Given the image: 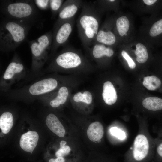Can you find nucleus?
Wrapping results in <instances>:
<instances>
[{"mask_svg": "<svg viewBox=\"0 0 162 162\" xmlns=\"http://www.w3.org/2000/svg\"><path fill=\"white\" fill-rule=\"evenodd\" d=\"M58 86L56 80L52 78H46L39 80L31 85L28 92L33 96L44 95L56 89Z\"/></svg>", "mask_w": 162, "mask_h": 162, "instance_id": "obj_3", "label": "nucleus"}, {"mask_svg": "<svg viewBox=\"0 0 162 162\" xmlns=\"http://www.w3.org/2000/svg\"><path fill=\"white\" fill-rule=\"evenodd\" d=\"M7 10L10 15L18 18L27 17L32 12V8L29 4L22 2L10 4L8 6Z\"/></svg>", "mask_w": 162, "mask_h": 162, "instance_id": "obj_10", "label": "nucleus"}, {"mask_svg": "<svg viewBox=\"0 0 162 162\" xmlns=\"http://www.w3.org/2000/svg\"><path fill=\"white\" fill-rule=\"evenodd\" d=\"M91 47L92 55L96 59H100L105 56L110 57L114 53L112 48L102 44L94 43Z\"/></svg>", "mask_w": 162, "mask_h": 162, "instance_id": "obj_13", "label": "nucleus"}, {"mask_svg": "<svg viewBox=\"0 0 162 162\" xmlns=\"http://www.w3.org/2000/svg\"><path fill=\"white\" fill-rule=\"evenodd\" d=\"M130 23L128 19L125 16H122L116 20V27L118 34L123 36L127 33L129 30Z\"/></svg>", "mask_w": 162, "mask_h": 162, "instance_id": "obj_20", "label": "nucleus"}, {"mask_svg": "<svg viewBox=\"0 0 162 162\" xmlns=\"http://www.w3.org/2000/svg\"><path fill=\"white\" fill-rule=\"evenodd\" d=\"M14 123L12 114L9 112L3 113L0 117V128L2 132L8 133L11 129Z\"/></svg>", "mask_w": 162, "mask_h": 162, "instance_id": "obj_17", "label": "nucleus"}, {"mask_svg": "<svg viewBox=\"0 0 162 162\" xmlns=\"http://www.w3.org/2000/svg\"><path fill=\"white\" fill-rule=\"evenodd\" d=\"M35 1L38 5L43 8L47 7L49 1V0H37Z\"/></svg>", "mask_w": 162, "mask_h": 162, "instance_id": "obj_28", "label": "nucleus"}, {"mask_svg": "<svg viewBox=\"0 0 162 162\" xmlns=\"http://www.w3.org/2000/svg\"><path fill=\"white\" fill-rule=\"evenodd\" d=\"M68 95V91L66 87L63 86L59 90L57 96L50 102V105L53 107H57L64 104Z\"/></svg>", "mask_w": 162, "mask_h": 162, "instance_id": "obj_19", "label": "nucleus"}, {"mask_svg": "<svg viewBox=\"0 0 162 162\" xmlns=\"http://www.w3.org/2000/svg\"><path fill=\"white\" fill-rule=\"evenodd\" d=\"M5 40L12 43L22 41L25 38V32L24 28L16 22H8L5 26Z\"/></svg>", "mask_w": 162, "mask_h": 162, "instance_id": "obj_4", "label": "nucleus"}, {"mask_svg": "<svg viewBox=\"0 0 162 162\" xmlns=\"http://www.w3.org/2000/svg\"><path fill=\"white\" fill-rule=\"evenodd\" d=\"M108 25L105 23L100 28L94 44L100 43L107 46L115 44L116 40V35L110 28H108Z\"/></svg>", "mask_w": 162, "mask_h": 162, "instance_id": "obj_8", "label": "nucleus"}, {"mask_svg": "<svg viewBox=\"0 0 162 162\" xmlns=\"http://www.w3.org/2000/svg\"><path fill=\"white\" fill-rule=\"evenodd\" d=\"M157 152L159 156L162 157V143L158 146L157 148Z\"/></svg>", "mask_w": 162, "mask_h": 162, "instance_id": "obj_31", "label": "nucleus"}, {"mask_svg": "<svg viewBox=\"0 0 162 162\" xmlns=\"http://www.w3.org/2000/svg\"><path fill=\"white\" fill-rule=\"evenodd\" d=\"M134 53L137 56L136 60L139 63H144L148 59V55L147 49L142 43H138L136 44Z\"/></svg>", "mask_w": 162, "mask_h": 162, "instance_id": "obj_22", "label": "nucleus"}, {"mask_svg": "<svg viewBox=\"0 0 162 162\" xmlns=\"http://www.w3.org/2000/svg\"><path fill=\"white\" fill-rule=\"evenodd\" d=\"M51 8L52 11L56 12L61 8L63 1L61 0H52L50 1Z\"/></svg>", "mask_w": 162, "mask_h": 162, "instance_id": "obj_26", "label": "nucleus"}, {"mask_svg": "<svg viewBox=\"0 0 162 162\" xmlns=\"http://www.w3.org/2000/svg\"><path fill=\"white\" fill-rule=\"evenodd\" d=\"M149 143L147 137L142 134L138 135L135 139L133 155L134 159L140 161L147 155L149 150Z\"/></svg>", "mask_w": 162, "mask_h": 162, "instance_id": "obj_7", "label": "nucleus"}, {"mask_svg": "<svg viewBox=\"0 0 162 162\" xmlns=\"http://www.w3.org/2000/svg\"><path fill=\"white\" fill-rule=\"evenodd\" d=\"M73 99L76 102L82 101L89 104L92 103V97L90 92L86 91L83 93L81 92L77 93L74 96Z\"/></svg>", "mask_w": 162, "mask_h": 162, "instance_id": "obj_23", "label": "nucleus"}, {"mask_svg": "<svg viewBox=\"0 0 162 162\" xmlns=\"http://www.w3.org/2000/svg\"><path fill=\"white\" fill-rule=\"evenodd\" d=\"M65 160L64 157H58L56 158H51L48 162H65Z\"/></svg>", "mask_w": 162, "mask_h": 162, "instance_id": "obj_29", "label": "nucleus"}, {"mask_svg": "<svg viewBox=\"0 0 162 162\" xmlns=\"http://www.w3.org/2000/svg\"><path fill=\"white\" fill-rule=\"evenodd\" d=\"M50 43L49 38L47 35H43L39 37L37 41L33 42L31 46L33 56L35 58H40Z\"/></svg>", "mask_w": 162, "mask_h": 162, "instance_id": "obj_11", "label": "nucleus"}, {"mask_svg": "<svg viewBox=\"0 0 162 162\" xmlns=\"http://www.w3.org/2000/svg\"><path fill=\"white\" fill-rule=\"evenodd\" d=\"M39 137L36 131H29L24 133L20 138V147L24 151L32 153L37 145Z\"/></svg>", "mask_w": 162, "mask_h": 162, "instance_id": "obj_9", "label": "nucleus"}, {"mask_svg": "<svg viewBox=\"0 0 162 162\" xmlns=\"http://www.w3.org/2000/svg\"><path fill=\"white\" fill-rule=\"evenodd\" d=\"M70 150V148L68 146H60V148L56 152L55 155L56 157H64L69 154Z\"/></svg>", "mask_w": 162, "mask_h": 162, "instance_id": "obj_25", "label": "nucleus"}, {"mask_svg": "<svg viewBox=\"0 0 162 162\" xmlns=\"http://www.w3.org/2000/svg\"><path fill=\"white\" fill-rule=\"evenodd\" d=\"M46 123L49 129L57 136L60 137L64 136L65 129L55 115L52 113L49 114L46 118Z\"/></svg>", "mask_w": 162, "mask_h": 162, "instance_id": "obj_12", "label": "nucleus"}, {"mask_svg": "<svg viewBox=\"0 0 162 162\" xmlns=\"http://www.w3.org/2000/svg\"><path fill=\"white\" fill-rule=\"evenodd\" d=\"M24 67L21 63L13 62H10L6 68L3 76V80L5 81H11L21 74Z\"/></svg>", "mask_w": 162, "mask_h": 162, "instance_id": "obj_14", "label": "nucleus"}, {"mask_svg": "<svg viewBox=\"0 0 162 162\" xmlns=\"http://www.w3.org/2000/svg\"><path fill=\"white\" fill-rule=\"evenodd\" d=\"M100 13L95 5L84 2L76 23L79 36L86 48L94 43L100 28Z\"/></svg>", "mask_w": 162, "mask_h": 162, "instance_id": "obj_1", "label": "nucleus"}, {"mask_svg": "<svg viewBox=\"0 0 162 162\" xmlns=\"http://www.w3.org/2000/svg\"><path fill=\"white\" fill-rule=\"evenodd\" d=\"M161 84L160 80L154 76L145 77L143 82V86L148 89L151 91L158 89Z\"/></svg>", "mask_w": 162, "mask_h": 162, "instance_id": "obj_21", "label": "nucleus"}, {"mask_svg": "<svg viewBox=\"0 0 162 162\" xmlns=\"http://www.w3.org/2000/svg\"><path fill=\"white\" fill-rule=\"evenodd\" d=\"M144 2L147 5H151L155 3L157 0H143Z\"/></svg>", "mask_w": 162, "mask_h": 162, "instance_id": "obj_30", "label": "nucleus"}, {"mask_svg": "<svg viewBox=\"0 0 162 162\" xmlns=\"http://www.w3.org/2000/svg\"><path fill=\"white\" fill-rule=\"evenodd\" d=\"M83 2L81 0L67 1L59 13V18L61 22L74 18L79 9L82 8Z\"/></svg>", "mask_w": 162, "mask_h": 162, "instance_id": "obj_6", "label": "nucleus"}, {"mask_svg": "<svg viewBox=\"0 0 162 162\" xmlns=\"http://www.w3.org/2000/svg\"><path fill=\"white\" fill-rule=\"evenodd\" d=\"M67 142L66 141H62L60 143V146H63L65 145Z\"/></svg>", "mask_w": 162, "mask_h": 162, "instance_id": "obj_32", "label": "nucleus"}, {"mask_svg": "<svg viewBox=\"0 0 162 162\" xmlns=\"http://www.w3.org/2000/svg\"><path fill=\"white\" fill-rule=\"evenodd\" d=\"M142 105L149 110H162V99L156 97H147L143 100Z\"/></svg>", "mask_w": 162, "mask_h": 162, "instance_id": "obj_18", "label": "nucleus"}, {"mask_svg": "<svg viewBox=\"0 0 162 162\" xmlns=\"http://www.w3.org/2000/svg\"><path fill=\"white\" fill-rule=\"evenodd\" d=\"M88 138L93 142L100 140L104 134V129L102 124L99 122H95L91 124L87 130Z\"/></svg>", "mask_w": 162, "mask_h": 162, "instance_id": "obj_16", "label": "nucleus"}, {"mask_svg": "<svg viewBox=\"0 0 162 162\" xmlns=\"http://www.w3.org/2000/svg\"><path fill=\"white\" fill-rule=\"evenodd\" d=\"M111 134L120 140H124L126 137L125 132L116 127L111 128L110 130Z\"/></svg>", "mask_w": 162, "mask_h": 162, "instance_id": "obj_24", "label": "nucleus"}, {"mask_svg": "<svg viewBox=\"0 0 162 162\" xmlns=\"http://www.w3.org/2000/svg\"><path fill=\"white\" fill-rule=\"evenodd\" d=\"M121 54L123 57L127 61L129 67L131 69L134 68L136 66V64L127 53L125 51L123 50Z\"/></svg>", "mask_w": 162, "mask_h": 162, "instance_id": "obj_27", "label": "nucleus"}, {"mask_svg": "<svg viewBox=\"0 0 162 162\" xmlns=\"http://www.w3.org/2000/svg\"><path fill=\"white\" fill-rule=\"evenodd\" d=\"M74 17L61 22L55 38V46L57 47L66 43L72 33Z\"/></svg>", "mask_w": 162, "mask_h": 162, "instance_id": "obj_5", "label": "nucleus"}, {"mask_svg": "<svg viewBox=\"0 0 162 162\" xmlns=\"http://www.w3.org/2000/svg\"><path fill=\"white\" fill-rule=\"evenodd\" d=\"M102 97L105 102L107 105H112L116 102L117 98L116 92L110 82L107 81L104 83Z\"/></svg>", "mask_w": 162, "mask_h": 162, "instance_id": "obj_15", "label": "nucleus"}, {"mask_svg": "<svg viewBox=\"0 0 162 162\" xmlns=\"http://www.w3.org/2000/svg\"><path fill=\"white\" fill-rule=\"evenodd\" d=\"M56 64L64 69L77 67L82 63L80 54L74 49L70 48L58 55L56 60Z\"/></svg>", "mask_w": 162, "mask_h": 162, "instance_id": "obj_2", "label": "nucleus"}]
</instances>
